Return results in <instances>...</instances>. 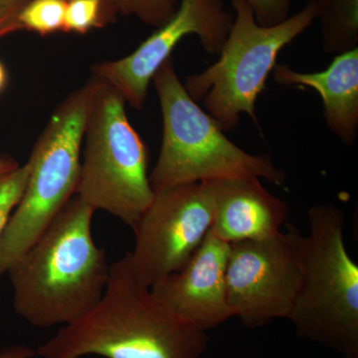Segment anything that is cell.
Returning a JSON list of instances; mask_svg holds the SVG:
<instances>
[{"label": "cell", "mask_w": 358, "mask_h": 358, "mask_svg": "<svg viewBox=\"0 0 358 358\" xmlns=\"http://www.w3.org/2000/svg\"><path fill=\"white\" fill-rule=\"evenodd\" d=\"M230 244L209 230L185 267L167 275L150 292L160 305L202 331L233 317L226 292V267Z\"/></svg>", "instance_id": "cell-11"}, {"label": "cell", "mask_w": 358, "mask_h": 358, "mask_svg": "<svg viewBox=\"0 0 358 358\" xmlns=\"http://www.w3.org/2000/svg\"><path fill=\"white\" fill-rule=\"evenodd\" d=\"M30 173L29 162L0 176V236L20 203Z\"/></svg>", "instance_id": "cell-18"}, {"label": "cell", "mask_w": 358, "mask_h": 358, "mask_svg": "<svg viewBox=\"0 0 358 358\" xmlns=\"http://www.w3.org/2000/svg\"><path fill=\"white\" fill-rule=\"evenodd\" d=\"M213 220L204 182L186 183L155 192L134 232L129 252L136 280L152 289L185 267L203 242Z\"/></svg>", "instance_id": "cell-9"}, {"label": "cell", "mask_w": 358, "mask_h": 358, "mask_svg": "<svg viewBox=\"0 0 358 358\" xmlns=\"http://www.w3.org/2000/svg\"><path fill=\"white\" fill-rule=\"evenodd\" d=\"M162 115V148L150 182L154 192L214 179L254 178L282 185L286 173L268 155H251L231 141L188 95L173 57L152 77Z\"/></svg>", "instance_id": "cell-4"}, {"label": "cell", "mask_w": 358, "mask_h": 358, "mask_svg": "<svg viewBox=\"0 0 358 358\" xmlns=\"http://www.w3.org/2000/svg\"><path fill=\"white\" fill-rule=\"evenodd\" d=\"M37 357L36 350L24 345H7L0 350V358H33Z\"/></svg>", "instance_id": "cell-21"}, {"label": "cell", "mask_w": 358, "mask_h": 358, "mask_svg": "<svg viewBox=\"0 0 358 358\" xmlns=\"http://www.w3.org/2000/svg\"><path fill=\"white\" fill-rule=\"evenodd\" d=\"M20 166V162L14 159L13 157H8V155L0 157V176L8 173V171H13L14 169Z\"/></svg>", "instance_id": "cell-22"}, {"label": "cell", "mask_w": 358, "mask_h": 358, "mask_svg": "<svg viewBox=\"0 0 358 358\" xmlns=\"http://www.w3.org/2000/svg\"><path fill=\"white\" fill-rule=\"evenodd\" d=\"M298 230L288 224L273 236L230 244L227 301L233 317L247 329L288 319L301 282Z\"/></svg>", "instance_id": "cell-8"}, {"label": "cell", "mask_w": 358, "mask_h": 358, "mask_svg": "<svg viewBox=\"0 0 358 358\" xmlns=\"http://www.w3.org/2000/svg\"><path fill=\"white\" fill-rule=\"evenodd\" d=\"M212 205L210 231L228 244L262 239L282 231L288 205L254 176L202 181Z\"/></svg>", "instance_id": "cell-12"}, {"label": "cell", "mask_w": 358, "mask_h": 358, "mask_svg": "<svg viewBox=\"0 0 358 358\" xmlns=\"http://www.w3.org/2000/svg\"><path fill=\"white\" fill-rule=\"evenodd\" d=\"M28 0H0V39L20 31L18 16Z\"/></svg>", "instance_id": "cell-20"}, {"label": "cell", "mask_w": 358, "mask_h": 358, "mask_svg": "<svg viewBox=\"0 0 358 358\" xmlns=\"http://www.w3.org/2000/svg\"><path fill=\"white\" fill-rule=\"evenodd\" d=\"M67 0H28L21 9L18 21L21 29L41 36L64 31Z\"/></svg>", "instance_id": "cell-15"}, {"label": "cell", "mask_w": 358, "mask_h": 358, "mask_svg": "<svg viewBox=\"0 0 358 358\" xmlns=\"http://www.w3.org/2000/svg\"><path fill=\"white\" fill-rule=\"evenodd\" d=\"M7 81H8V75L6 66L0 61V94L6 88Z\"/></svg>", "instance_id": "cell-23"}, {"label": "cell", "mask_w": 358, "mask_h": 358, "mask_svg": "<svg viewBox=\"0 0 358 358\" xmlns=\"http://www.w3.org/2000/svg\"><path fill=\"white\" fill-rule=\"evenodd\" d=\"M308 219L307 236L296 232L301 282L288 320L299 338L358 357V266L346 248L345 213L315 205Z\"/></svg>", "instance_id": "cell-3"}, {"label": "cell", "mask_w": 358, "mask_h": 358, "mask_svg": "<svg viewBox=\"0 0 358 358\" xmlns=\"http://www.w3.org/2000/svg\"><path fill=\"white\" fill-rule=\"evenodd\" d=\"M253 11L258 24H279L289 17L292 0H244Z\"/></svg>", "instance_id": "cell-19"}, {"label": "cell", "mask_w": 358, "mask_h": 358, "mask_svg": "<svg viewBox=\"0 0 358 358\" xmlns=\"http://www.w3.org/2000/svg\"><path fill=\"white\" fill-rule=\"evenodd\" d=\"M113 15L106 0H69L65 13V32L85 34L102 27Z\"/></svg>", "instance_id": "cell-17"}, {"label": "cell", "mask_w": 358, "mask_h": 358, "mask_svg": "<svg viewBox=\"0 0 358 358\" xmlns=\"http://www.w3.org/2000/svg\"><path fill=\"white\" fill-rule=\"evenodd\" d=\"M322 49L338 55L358 47V0H317Z\"/></svg>", "instance_id": "cell-14"}, {"label": "cell", "mask_w": 358, "mask_h": 358, "mask_svg": "<svg viewBox=\"0 0 358 358\" xmlns=\"http://www.w3.org/2000/svg\"><path fill=\"white\" fill-rule=\"evenodd\" d=\"M95 210L75 195L9 268L13 308L39 329L69 324L98 305L110 264L92 233Z\"/></svg>", "instance_id": "cell-1"}, {"label": "cell", "mask_w": 358, "mask_h": 358, "mask_svg": "<svg viewBox=\"0 0 358 358\" xmlns=\"http://www.w3.org/2000/svg\"><path fill=\"white\" fill-rule=\"evenodd\" d=\"M341 358H358V357H343Z\"/></svg>", "instance_id": "cell-24"}, {"label": "cell", "mask_w": 358, "mask_h": 358, "mask_svg": "<svg viewBox=\"0 0 358 358\" xmlns=\"http://www.w3.org/2000/svg\"><path fill=\"white\" fill-rule=\"evenodd\" d=\"M233 23V16L224 8L223 0H180L176 14L157 28L133 52L119 60L99 63L93 76L114 87L126 103L143 110L155 72L185 37L196 35L202 48L216 55Z\"/></svg>", "instance_id": "cell-10"}, {"label": "cell", "mask_w": 358, "mask_h": 358, "mask_svg": "<svg viewBox=\"0 0 358 358\" xmlns=\"http://www.w3.org/2000/svg\"><path fill=\"white\" fill-rule=\"evenodd\" d=\"M113 14L134 16L148 26L159 28L176 14L180 0H106Z\"/></svg>", "instance_id": "cell-16"}, {"label": "cell", "mask_w": 358, "mask_h": 358, "mask_svg": "<svg viewBox=\"0 0 358 358\" xmlns=\"http://www.w3.org/2000/svg\"><path fill=\"white\" fill-rule=\"evenodd\" d=\"M88 96L87 84L70 94L35 143L24 192L0 236V278L76 195Z\"/></svg>", "instance_id": "cell-7"}, {"label": "cell", "mask_w": 358, "mask_h": 358, "mask_svg": "<svg viewBox=\"0 0 358 358\" xmlns=\"http://www.w3.org/2000/svg\"><path fill=\"white\" fill-rule=\"evenodd\" d=\"M67 1H69V0H67Z\"/></svg>", "instance_id": "cell-25"}, {"label": "cell", "mask_w": 358, "mask_h": 358, "mask_svg": "<svg viewBox=\"0 0 358 358\" xmlns=\"http://www.w3.org/2000/svg\"><path fill=\"white\" fill-rule=\"evenodd\" d=\"M206 331L174 317L136 280L129 253L110 264L102 299L37 348L42 358H200Z\"/></svg>", "instance_id": "cell-2"}, {"label": "cell", "mask_w": 358, "mask_h": 358, "mask_svg": "<svg viewBox=\"0 0 358 358\" xmlns=\"http://www.w3.org/2000/svg\"><path fill=\"white\" fill-rule=\"evenodd\" d=\"M274 81L282 86L306 87L319 93L327 127L346 145L358 134V47L334 58L322 72H296L288 65H275Z\"/></svg>", "instance_id": "cell-13"}, {"label": "cell", "mask_w": 358, "mask_h": 358, "mask_svg": "<svg viewBox=\"0 0 358 358\" xmlns=\"http://www.w3.org/2000/svg\"><path fill=\"white\" fill-rule=\"evenodd\" d=\"M235 17L219 59L186 79L185 88L222 131H233L242 114L255 119L257 99L277 65L282 49L317 20V0H308L299 13L273 26L258 24L244 0H232Z\"/></svg>", "instance_id": "cell-6"}, {"label": "cell", "mask_w": 358, "mask_h": 358, "mask_svg": "<svg viewBox=\"0 0 358 358\" xmlns=\"http://www.w3.org/2000/svg\"><path fill=\"white\" fill-rule=\"evenodd\" d=\"M85 147L76 195L131 229L154 199L148 150L129 122L126 101L109 83L89 80Z\"/></svg>", "instance_id": "cell-5"}]
</instances>
